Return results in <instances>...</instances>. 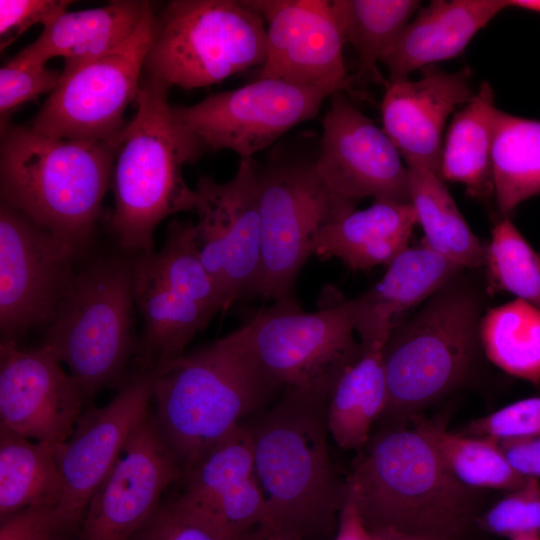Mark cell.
I'll list each match as a JSON object with an SVG mask.
<instances>
[{"mask_svg": "<svg viewBox=\"0 0 540 540\" xmlns=\"http://www.w3.org/2000/svg\"><path fill=\"white\" fill-rule=\"evenodd\" d=\"M493 195L503 217L540 194V121L498 109L492 147Z\"/></svg>", "mask_w": 540, "mask_h": 540, "instance_id": "31", "label": "cell"}, {"mask_svg": "<svg viewBox=\"0 0 540 540\" xmlns=\"http://www.w3.org/2000/svg\"><path fill=\"white\" fill-rule=\"evenodd\" d=\"M61 71L51 69L22 50L0 69L1 130L7 127L9 115L22 104L52 92L58 85Z\"/></svg>", "mask_w": 540, "mask_h": 540, "instance_id": "38", "label": "cell"}, {"mask_svg": "<svg viewBox=\"0 0 540 540\" xmlns=\"http://www.w3.org/2000/svg\"><path fill=\"white\" fill-rule=\"evenodd\" d=\"M507 5L540 13V0H507Z\"/></svg>", "mask_w": 540, "mask_h": 540, "instance_id": "46", "label": "cell"}, {"mask_svg": "<svg viewBox=\"0 0 540 540\" xmlns=\"http://www.w3.org/2000/svg\"><path fill=\"white\" fill-rule=\"evenodd\" d=\"M133 258L90 262L47 324L40 346L63 366L85 400L121 381L134 350Z\"/></svg>", "mask_w": 540, "mask_h": 540, "instance_id": "8", "label": "cell"}, {"mask_svg": "<svg viewBox=\"0 0 540 540\" xmlns=\"http://www.w3.org/2000/svg\"><path fill=\"white\" fill-rule=\"evenodd\" d=\"M484 271L490 295L508 292L540 310V255L508 217L492 229Z\"/></svg>", "mask_w": 540, "mask_h": 540, "instance_id": "36", "label": "cell"}, {"mask_svg": "<svg viewBox=\"0 0 540 540\" xmlns=\"http://www.w3.org/2000/svg\"><path fill=\"white\" fill-rule=\"evenodd\" d=\"M257 161L240 158L234 176L223 183L200 177L193 211L202 261L228 309L257 295L261 273V225L256 180Z\"/></svg>", "mask_w": 540, "mask_h": 540, "instance_id": "13", "label": "cell"}, {"mask_svg": "<svg viewBox=\"0 0 540 540\" xmlns=\"http://www.w3.org/2000/svg\"><path fill=\"white\" fill-rule=\"evenodd\" d=\"M345 298L326 287L318 308L304 311L293 297L254 312L238 328L244 347L279 388L330 393L343 371L363 354Z\"/></svg>", "mask_w": 540, "mask_h": 540, "instance_id": "10", "label": "cell"}, {"mask_svg": "<svg viewBox=\"0 0 540 540\" xmlns=\"http://www.w3.org/2000/svg\"><path fill=\"white\" fill-rule=\"evenodd\" d=\"M63 479L55 447L0 427V522L37 506H59Z\"/></svg>", "mask_w": 540, "mask_h": 540, "instance_id": "30", "label": "cell"}, {"mask_svg": "<svg viewBox=\"0 0 540 540\" xmlns=\"http://www.w3.org/2000/svg\"><path fill=\"white\" fill-rule=\"evenodd\" d=\"M511 540H540V536H523Z\"/></svg>", "mask_w": 540, "mask_h": 540, "instance_id": "48", "label": "cell"}, {"mask_svg": "<svg viewBox=\"0 0 540 540\" xmlns=\"http://www.w3.org/2000/svg\"><path fill=\"white\" fill-rule=\"evenodd\" d=\"M406 167L410 203L424 233L422 242L464 269H484L487 244L470 229L445 181L429 169Z\"/></svg>", "mask_w": 540, "mask_h": 540, "instance_id": "28", "label": "cell"}, {"mask_svg": "<svg viewBox=\"0 0 540 540\" xmlns=\"http://www.w3.org/2000/svg\"><path fill=\"white\" fill-rule=\"evenodd\" d=\"M409 424L426 435L447 470L470 489L510 492L527 480L508 464L491 439L447 431L439 421L421 415L412 417Z\"/></svg>", "mask_w": 540, "mask_h": 540, "instance_id": "34", "label": "cell"}, {"mask_svg": "<svg viewBox=\"0 0 540 540\" xmlns=\"http://www.w3.org/2000/svg\"><path fill=\"white\" fill-rule=\"evenodd\" d=\"M346 42L359 57L356 78L363 83H387L378 62L397 40L420 6L417 0H331Z\"/></svg>", "mask_w": 540, "mask_h": 540, "instance_id": "32", "label": "cell"}, {"mask_svg": "<svg viewBox=\"0 0 540 540\" xmlns=\"http://www.w3.org/2000/svg\"><path fill=\"white\" fill-rule=\"evenodd\" d=\"M365 528L352 501L346 497L339 515L335 540H367Z\"/></svg>", "mask_w": 540, "mask_h": 540, "instance_id": "44", "label": "cell"}, {"mask_svg": "<svg viewBox=\"0 0 540 540\" xmlns=\"http://www.w3.org/2000/svg\"><path fill=\"white\" fill-rule=\"evenodd\" d=\"M178 494L231 540H264L274 521L258 480L244 421L210 447L181 479Z\"/></svg>", "mask_w": 540, "mask_h": 540, "instance_id": "20", "label": "cell"}, {"mask_svg": "<svg viewBox=\"0 0 540 540\" xmlns=\"http://www.w3.org/2000/svg\"><path fill=\"white\" fill-rule=\"evenodd\" d=\"M402 156L372 119L363 114L345 91L330 96L322 118L316 167L338 196L357 203H409L407 167Z\"/></svg>", "mask_w": 540, "mask_h": 540, "instance_id": "16", "label": "cell"}, {"mask_svg": "<svg viewBox=\"0 0 540 540\" xmlns=\"http://www.w3.org/2000/svg\"><path fill=\"white\" fill-rule=\"evenodd\" d=\"M507 7L506 0L432 1L410 20L382 57L387 82L407 80L415 70L458 56Z\"/></svg>", "mask_w": 540, "mask_h": 540, "instance_id": "23", "label": "cell"}, {"mask_svg": "<svg viewBox=\"0 0 540 540\" xmlns=\"http://www.w3.org/2000/svg\"><path fill=\"white\" fill-rule=\"evenodd\" d=\"M1 134V203L79 255L111 184L118 140H70L26 125H8Z\"/></svg>", "mask_w": 540, "mask_h": 540, "instance_id": "4", "label": "cell"}, {"mask_svg": "<svg viewBox=\"0 0 540 540\" xmlns=\"http://www.w3.org/2000/svg\"><path fill=\"white\" fill-rule=\"evenodd\" d=\"M497 111L493 89L483 81L454 113L443 141L441 178L464 184L473 198L485 199L494 192L492 147Z\"/></svg>", "mask_w": 540, "mask_h": 540, "instance_id": "27", "label": "cell"}, {"mask_svg": "<svg viewBox=\"0 0 540 540\" xmlns=\"http://www.w3.org/2000/svg\"><path fill=\"white\" fill-rule=\"evenodd\" d=\"M130 540H231L213 521L179 495L162 501Z\"/></svg>", "mask_w": 540, "mask_h": 540, "instance_id": "39", "label": "cell"}, {"mask_svg": "<svg viewBox=\"0 0 540 540\" xmlns=\"http://www.w3.org/2000/svg\"><path fill=\"white\" fill-rule=\"evenodd\" d=\"M146 254L154 271L174 292L213 314L227 310L202 261L193 222L172 220L161 249Z\"/></svg>", "mask_w": 540, "mask_h": 540, "instance_id": "35", "label": "cell"}, {"mask_svg": "<svg viewBox=\"0 0 540 540\" xmlns=\"http://www.w3.org/2000/svg\"><path fill=\"white\" fill-rule=\"evenodd\" d=\"M346 479L368 531L464 540L479 516L475 490L455 479L431 441L411 424L378 427Z\"/></svg>", "mask_w": 540, "mask_h": 540, "instance_id": "1", "label": "cell"}, {"mask_svg": "<svg viewBox=\"0 0 540 540\" xmlns=\"http://www.w3.org/2000/svg\"><path fill=\"white\" fill-rule=\"evenodd\" d=\"M0 540H79L58 506L23 509L1 521Z\"/></svg>", "mask_w": 540, "mask_h": 540, "instance_id": "41", "label": "cell"}, {"mask_svg": "<svg viewBox=\"0 0 540 540\" xmlns=\"http://www.w3.org/2000/svg\"><path fill=\"white\" fill-rule=\"evenodd\" d=\"M539 255H540V253H539Z\"/></svg>", "mask_w": 540, "mask_h": 540, "instance_id": "49", "label": "cell"}, {"mask_svg": "<svg viewBox=\"0 0 540 540\" xmlns=\"http://www.w3.org/2000/svg\"><path fill=\"white\" fill-rule=\"evenodd\" d=\"M77 256L69 245L1 203V340L18 341L47 326L74 280Z\"/></svg>", "mask_w": 540, "mask_h": 540, "instance_id": "14", "label": "cell"}, {"mask_svg": "<svg viewBox=\"0 0 540 540\" xmlns=\"http://www.w3.org/2000/svg\"><path fill=\"white\" fill-rule=\"evenodd\" d=\"M367 540H462L454 538H443L429 535H419L404 533L395 530H373L368 531Z\"/></svg>", "mask_w": 540, "mask_h": 540, "instance_id": "45", "label": "cell"}, {"mask_svg": "<svg viewBox=\"0 0 540 540\" xmlns=\"http://www.w3.org/2000/svg\"><path fill=\"white\" fill-rule=\"evenodd\" d=\"M151 401V373L136 374L108 404L84 410L68 439L55 447L64 486L58 508L79 534L91 496L149 413Z\"/></svg>", "mask_w": 540, "mask_h": 540, "instance_id": "19", "label": "cell"}, {"mask_svg": "<svg viewBox=\"0 0 540 540\" xmlns=\"http://www.w3.org/2000/svg\"><path fill=\"white\" fill-rule=\"evenodd\" d=\"M266 25V59L256 79L349 91L346 38L331 0H245Z\"/></svg>", "mask_w": 540, "mask_h": 540, "instance_id": "17", "label": "cell"}, {"mask_svg": "<svg viewBox=\"0 0 540 540\" xmlns=\"http://www.w3.org/2000/svg\"><path fill=\"white\" fill-rule=\"evenodd\" d=\"M477 271L450 279L389 335L382 348L387 403L378 427L409 424L472 374L490 296Z\"/></svg>", "mask_w": 540, "mask_h": 540, "instance_id": "3", "label": "cell"}, {"mask_svg": "<svg viewBox=\"0 0 540 540\" xmlns=\"http://www.w3.org/2000/svg\"><path fill=\"white\" fill-rule=\"evenodd\" d=\"M491 440L517 473L526 478L540 477V434Z\"/></svg>", "mask_w": 540, "mask_h": 540, "instance_id": "43", "label": "cell"}, {"mask_svg": "<svg viewBox=\"0 0 540 540\" xmlns=\"http://www.w3.org/2000/svg\"><path fill=\"white\" fill-rule=\"evenodd\" d=\"M156 27L152 6L137 30L106 54L62 74L31 122L41 133L70 140L116 141L135 101Z\"/></svg>", "mask_w": 540, "mask_h": 540, "instance_id": "11", "label": "cell"}, {"mask_svg": "<svg viewBox=\"0 0 540 540\" xmlns=\"http://www.w3.org/2000/svg\"><path fill=\"white\" fill-rule=\"evenodd\" d=\"M264 540H304V539L292 533L275 531V532H272L270 535H268Z\"/></svg>", "mask_w": 540, "mask_h": 540, "instance_id": "47", "label": "cell"}, {"mask_svg": "<svg viewBox=\"0 0 540 540\" xmlns=\"http://www.w3.org/2000/svg\"><path fill=\"white\" fill-rule=\"evenodd\" d=\"M318 143L284 139L273 145L256 180L261 225V273L257 295L280 301L293 297L296 279L320 231L356 209L334 193L316 167Z\"/></svg>", "mask_w": 540, "mask_h": 540, "instance_id": "7", "label": "cell"}, {"mask_svg": "<svg viewBox=\"0 0 540 540\" xmlns=\"http://www.w3.org/2000/svg\"><path fill=\"white\" fill-rule=\"evenodd\" d=\"M473 95L468 69L450 73L427 66L418 80L386 83L380 106L382 129L406 165L429 169L441 177L446 121Z\"/></svg>", "mask_w": 540, "mask_h": 540, "instance_id": "21", "label": "cell"}, {"mask_svg": "<svg viewBox=\"0 0 540 540\" xmlns=\"http://www.w3.org/2000/svg\"><path fill=\"white\" fill-rule=\"evenodd\" d=\"M387 403L382 349L364 351L336 380L327 400V427L339 448L359 451Z\"/></svg>", "mask_w": 540, "mask_h": 540, "instance_id": "29", "label": "cell"}, {"mask_svg": "<svg viewBox=\"0 0 540 540\" xmlns=\"http://www.w3.org/2000/svg\"><path fill=\"white\" fill-rule=\"evenodd\" d=\"M476 526L511 539L540 536V481L528 477L524 485L480 514Z\"/></svg>", "mask_w": 540, "mask_h": 540, "instance_id": "37", "label": "cell"}, {"mask_svg": "<svg viewBox=\"0 0 540 540\" xmlns=\"http://www.w3.org/2000/svg\"><path fill=\"white\" fill-rule=\"evenodd\" d=\"M151 376L153 416L183 474L236 426L269 406L280 389L259 369L238 329Z\"/></svg>", "mask_w": 540, "mask_h": 540, "instance_id": "6", "label": "cell"}, {"mask_svg": "<svg viewBox=\"0 0 540 540\" xmlns=\"http://www.w3.org/2000/svg\"><path fill=\"white\" fill-rule=\"evenodd\" d=\"M72 3L70 0H1L0 47L12 44L28 28L54 20Z\"/></svg>", "mask_w": 540, "mask_h": 540, "instance_id": "42", "label": "cell"}, {"mask_svg": "<svg viewBox=\"0 0 540 540\" xmlns=\"http://www.w3.org/2000/svg\"><path fill=\"white\" fill-rule=\"evenodd\" d=\"M334 92L262 78L190 106H173V111L207 149H227L240 158H250L275 145L293 127L314 118Z\"/></svg>", "mask_w": 540, "mask_h": 540, "instance_id": "12", "label": "cell"}, {"mask_svg": "<svg viewBox=\"0 0 540 540\" xmlns=\"http://www.w3.org/2000/svg\"><path fill=\"white\" fill-rule=\"evenodd\" d=\"M416 224L410 202L374 201L326 225L314 242L313 255L336 257L352 270L388 266L409 247Z\"/></svg>", "mask_w": 540, "mask_h": 540, "instance_id": "26", "label": "cell"}, {"mask_svg": "<svg viewBox=\"0 0 540 540\" xmlns=\"http://www.w3.org/2000/svg\"><path fill=\"white\" fill-rule=\"evenodd\" d=\"M480 337L486 357L509 375L540 385V310L512 301L487 309Z\"/></svg>", "mask_w": 540, "mask_h": 540, "instance_id": "33", "label": "cell"}, {"mask_svg": "<svg viewBox=\"0 0 540 540\" xmlns=\"http://www.w3.org/2000/svg\"><path fill=\"white\" fill-rule=\"evenodd\" d=\"M86 400L64 366L40 345L0 343V427L57 447L72 433Z\"/></svg>", "mask_w": 540, "mask_h": 540, "instance_id": "18", "label": "cell"}, {"mask_svg": "<svg viewBox=\"0 0 540 540\" xmlns=\"http://www.w3.org/2000/svg\"><path fill=\"white\" fill-rule=\"evenodd\" d=\"M263 18L245 0H173L156 13L144 75L167 86L214 85L266 59Z\"/></svg>", "mask_w": 540, "mask_h": 540, "instance_id": "9", "label": "cell"}, {"mask_svg": "<svg viewBox=\"0 0 540 540\" xmlns=\"http://www.w3.org/2000/svg\"><path fill=\"white\" fill-rule=\"evenodd\" d=\"M463 270L423 242L404 250L369 290L344 301L363 351L382 349L408 312Z\"/></svg>", "mask_w": 540, "mask_h": 540, "instance_id": "22", "label": "cell"}, {"mask_svg": "<svg viewBox=\"0 0 540 540\" xmlns=\"http://www.w3.org/2000/svg\"><path fill=\"white\" fill-rule=\"evenodd\" d=\"M458 433L488 439H510L540 434V397L525 398L476 418Z\"/></svg>", "mask_w": 540, "mask_h": 540, "instance_id": "40", "label": "cell"}, {"mask_svg": "<svg viewBox=\"0 0 540 540\" xmlns=\"http://www.w3.org/2000/svg\"><path fill=\"white\" fill-rule=\"evenodd\" d=\"M182 477L180 463L149 412L91 496L79 540H130Z\"/></svg>", "mask_w": 540, "mask_h": 540, "instance_id": "15", "label": "cell"}, {"mask_svg": "<svg viewBox=\"0 0 540 540\" xmlns=\"http://www.w3.org/2000/svg\"><path fill=\"white\" fill-rule=\"evenodd\" d=\"M152 6L144 0H113L98 8L65 11L22 51L43 63L62 57L61 73H70L124 43Z\"/></svg>", "mask_w": 540, "mask_h": 540, "instance_id": "25", "label": "cell"}, {"mask_svg": "<svg viewBox=\"0 0 540 540\" xmlns=\"http://www.w3.org/2000/svg\"><path fill=\"white\" fill-rule=\"evenodd\" d=\"M133 291L143 321L136 349L137 374L152 373L184 354L215 316L170 289L152 268L146 252L133 257Z\"/></svg>", "mask_w": 540, "mask_h": 540, "instance_id": "24", "label": "cell"}, {"mask_svg": "<svg viewBox=\"0 0 540 540\" xmlns=\"http://www.w3.org/2000/svg\"><path fill=\"white\" fill-rule=\"evenodd\" d=\"M169 88L144 75L135 114L118 139L110 228L119 246L135 255L152 252L156 227L175 213L193 211L197 200L183 167L207 147L174 114Z\"/></svg>", "mask_w": 540, "mask_h": 540, "instance_id": "5", "label": "cell"}, {"mask_svg": "<svg viewBox=\"0 0 540 540\" xmlns=\"http://www.w3.org/2000/svg\"><path fill=\"white\" fill-rule=\"evenodd\" d=\"M328 394L285 388L273 404L244 420L256 474L275 531L304 540L337 528L346 479L329 453Z\"/></svg>", "mask_w": 540, "mask_h": 540, "instance_id": "2", "label": "cell"}]
</instances>
